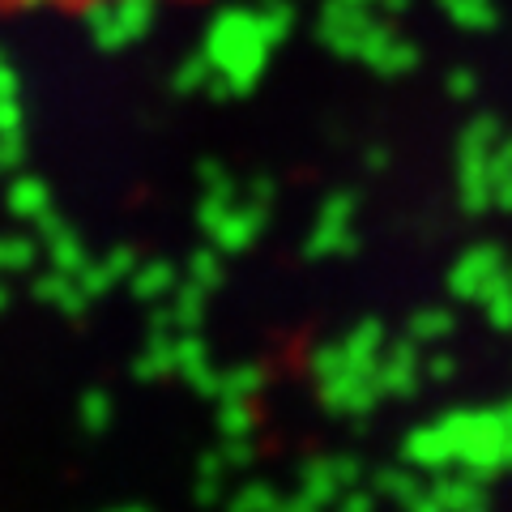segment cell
<instances>
[{"instance_id":"1","label":"cell","mask_w":512,"mask_h":512,"mask_svg":"<svg viewBox=\"0 0 512 512\" xmlns=\"http://www.w3.org/2000/svg\"><path fill=\"white\" fill-rule=\"evenodd\" d=\"M5 9H60V13H82L99 5H116V0H0Z\"/></svg>"}]
</instances>
